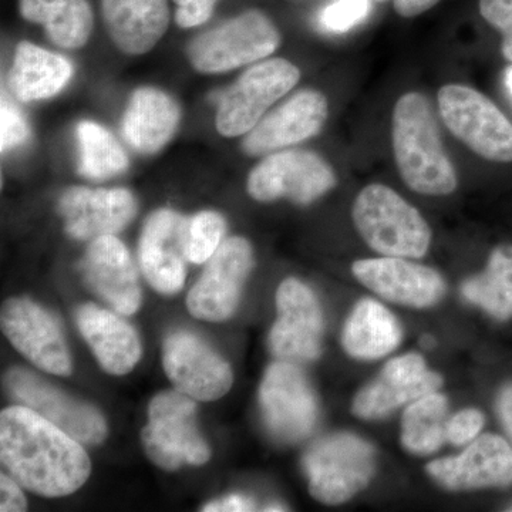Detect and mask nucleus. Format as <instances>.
I'll return each instance as SVG.
<instances>
[{
    "instance_id": "obj_1",
    "label": "nucleus",
    "mask_w": 512,
    "mask_h": 512,
    "mask_svg": "<svg viewBox=\"0 0 512 512\" xmlns=\"http://www.w3.org/2000/svg\"><path fill=\"white\" fill-rule=\"evenodd\" d=\"M0 460L16 483L50 498L76 493L92 471L80 441L20 404L0 416Z\"/></svg>"
},
{
    "instance_id": "obj_2",
    "label": "nucleus",
    "mask_w": 512,
    "mask_h": 512,
    "mask_svg": "<svg viewBox=\"0 0 512 512\" xmlns=\"http://www.w3.org/2000/svg\"><path fill=\"white\" fill-rule=\"evenodd\" d=\"M392 143L397 168L410 190L424 195H448L457 190L456 168L444 150L439 124L426 96L412 92L397 100Z\"/></svg>"
},
{
    "instance_id": "obj_3",
    "label": "nucleus",
    "mask_w": 512,
    "mask_h": 512,
    "mask_svg": "<svg viewBox=\"0 0 512 512\" xmlns=\"http://www.w3.org/2000/svg\"><path fill=\"white\" fill-rule=\"evenodd\" d=\"M352 217L360 237L379 254L421 258L430 249L431 229L423 215L387 185L363 188Z\"/></svg>"
},
{
    "instance_id": "obj_4",
    "label": "nucleus",
    "mask_w": 512,
    "mask_h": 512,
    "mask_svg": "<svg viewBox=\"0 0 512 512\" xmlns=\"http://www.w3.org/2000/svg\"><path fill=\"white\" fill-rule=\"evenodd\" d=\"M281 40L272 19L251 9L192 39L187 56L197 72L227 73L271 56Z\"/></svg>"
},
{
    "instance_id": "obj_5",
    "label": "nucleus",
    "mask_w": 512,
    "mask_h": 512,
    "mask_svg": "<svg viewBox=\"0 0 512 512\" xmlns=\"http://www.w3.org/2000/svg\"><path fill=\"white\" fill-rule=\"evenodd\" d=\"M141 437L148 458L165 471L202 466L211 457L198 431L197 404L181 392L160 393L151 400Z\"/></svg>"
},
{
    "instance_id": "obj_6",
    "label": "nucleus",
    "mask_w": 512,
    "mask_h": 512,
    "mask_svg": "<svg viewBox=\"0 0 512 512\" xmlns=\"http://www.w3.org/2000/svg\"><path fill=\"white\" fill-rule=\"evenodd\" d=\"M303 467L313 498L323 504H343L372 480L375 450L353 434H332L309 448Z\"/></svg>"
},
{
    "instance_id": "obj_7",
    "label": "nucleus",
    "mask_w": 512,
    "mask_h": 512,
    "mask_svg": "<svg viewBox=\"0 0 512 512\" xmlns=\"http://www.w3.org/2000/svg\"><path fill=\"white\" fill-rule=\"evenodd\" d=\"M441 119L471 151L495 163L512 161V123L483 93L461 84L439 92Z\"/></svg>"
},
{
    "instance_id": "obj_8",
    "label": "nucleus",
    "mask_w": 512,
    "mask_h": 512,
    "mask_svg": "<svg viewBox=\"0 0 512 512\" xmlns=\"http://www.w3.org/2000/svg\"><path fill=\"white\" fill-rule=\"evenodd\" d=\"M299 79L301 70L281 57L249 67L222 97L215 119L218 133L224 137L249 133L269 107L291 92Z\"/></svg>"
},
{
    "instance_id": "obj_9",
    "label": "nucleus",
    "mask_w": 512,
    "mask_h": 512,
    "mask_svg": "<svg viewBox=\"0 0 512 512\" xmlns=\"http://www.w3.org/2000/svg\"><path fill=\"white\" fill-rule=\"evenodd\" d=\"M335 185V171L319 154L289 150L269 154L256 165L249 174L247 190L256 201L288 200L308 205Z\"/></svg>"
},
{
    "instance_id": "obj_10",
    "label": "nucleus",
    "mask_w": 512,
    "mask_h": 512,
    "mask_svg": "<svg viewBox=\"0 0 512 512\" xmlns=\"http://www.w3.org/2000/svg\"><path fill=\"white\" fill-rule=\"evenodd\" d=\"M259 403L266 426L282 443L306 439L318 420V403L311 384L298 367L286 360H279L266 370Z\"/></svg>"
},
{
    "instance_id": "obj_11",
    "label": "nucleus",
    "mask_w": 512,
    "mask_h": 512,
    "mask_svg": "<svg viewBox=\"0 0 512 512\" xmlns=\"http://www.w3.org/2000/svg\"><path fill=\"white\" fill-rule=\"evenodd\" d=\"M252 266L254 252L247 239L234 237L222 242L188 295L191 315L208 322L231 318Z\"/></svg>"
},
{
    "instance_id": "obj_12",
    "label": "nucleus",
    "mask_w": 512,
    "mask_h": 512,
    "mask_svg": "<svg viewBox=\"0 0 512 512\" xmlns=\"http://www.w3.org/2000/svg\"><path fill=\"white\" fill-rule=\"evenodd\" d=\"M278 319L269 346L278 359L311 362L322 352L323 315L315 293L298 279L282 282L276 292Z\"/></svg>"
},
{
    "instance_id": "obj_13",
    "label": "nucleus",
    "mask_w": 512,
    "mask_h": 512,
    "mask_svg": "<svg viewBox=\"0 0 512 512\" xmlns=\"http://www.w3.org/2000/svg\"><path fill=\"white\" fill-rule=\"evenodd\" d=\"M2 329L9 342L39 369L56 376L72 373V356L53 315L30 299H12L2 311Z\"/></svg>"
},
{
    "instance_id": "obj_14",
    "label": "nucleus",
    "mask_w": 512,
    "mask_h": 512,
    "mask_svg": "<svg viewBox=\"0 0 512 512\" xmlns=\"http://www.w3.org/2000/svg\"><path fill=\"white\" fill-rule=\"evenodd\" d=\"M163 366L178 392L200 402L221 399L234 380L228 363L190 332L168 336L164 342Z\"/></svg>"
},
{
    "instance_id": "obj_15",
    "label": "nucleus",
    "mask_w": 512,
    "mask_h": 512,
    "mask_svg": "<svg viewBox=\"0 0 512 512\" xmlns=\"http://www.w3.org/2000/svg\"><path fill=\"white\" fill-rule=\"evenodd\" d=\"M6 386L16 403L52 421L80 443L96 446L106 439V421L99 410L66 396L32 373L12 370Z\"/></svg>"
},
{
    "instance_id": "obj_16",
    "label": "nucleus",
    "mask_w": 512,
    "mask_h": 512,
    "mask_svg": "<svg viewBox=\"0 0 512 512\" xmlns=\"http://www.w3.org/2000/svg\"><path fill=\"white\" fill-rule=\"evenodd\" d=\"M188 218L173 210L150 215L138 245L141 271L156 291L173 295L185 282Z\"/></svg>"
},
{
    "instance_id": "obj_17",
    "label": "nucleus",
    "mask_w": 512,
    "mask_h": 512,
    "mask_svg": "<svg viewBox=\"0 0 512 512\" xmlns=\"http://www.w3.org/2000/svg\"><path fill=\"white\" fill-rule=\"evenodd\" d=\"M328 100L318 90L293 94L259 121L244 140L248 156H269L293 144L318 136L328 120Z\"/></svg>"
},
{
    "instance_id": "obj_18",
    "label": "nucleus",
    "mask_w": 512,
    "mask_h": 512,
    "mask_svg": "<svg viewBox=\"0 0 512 512\" xmlns=\"http://www.w3.org/2000/svg\"><path fill=\"white\" fill-rule=\"evenodd\" d=\"M353 275L377 295L400 305L427 308L443 298L446 282L429 266L413 264L406 258L383 256L362 259L352 266Z\"/></svg>"
},
{
    "instance_id": "obj_19",
    "label": "nucleus",
    "mask_w": 512,
    "mask_h": 512,
    "mask_svg": "<svg viewBox=\"0 0 512 512\" xmlns=\"http://www.w3.org/2000/svg\"><path fill=\"white\" fill-rule=\"evenodd\" d=\"M427 471L447 490L505 487L512 484V448L503 437L484 434L460 456L431 461Z\"/></svg>"
},
{
    "instance_id": "obj_20",
    "label": "nucleus",
    "mask_w": 512,
    "mask_h": 512,
    "mask_svg": "<svg viewBox=\"0 0 512 512\" xmlns=\"http://www.w3.org/2000/svg\"><path fill=\"white\" fill-rule=\"evenodd\" d=\"M67 234L86 241L114 235L136 217L137 202L126 188H69L59 201Z\"/></svg>"
},
{
    "instance_id": "obj_21",
    "label": "nucleus",
    "mask_w": 512,
    "mask_h": 512,
    "mask_svg": "<svg viewBox=\"0 0 512 512\" xmlns=\"http://www.w3.org/2000/svg\"><path fill=\"white\" fill-rule=\"evenodd\" d=\"M441 377L427 369L423 357L410 353L390 360L382 375L369 384L353 402V413L360 419H382L403 404L437 392Z\"/></svg>"
},
{
    "instance_id": "obj_22",
    "label": "nucleus",
    "mask_w": 512,
    "mask_h": 512,
    "mask_svg": "<svg viewBox=\"0 0 512 512\" xmlns=\"http://www.w3.org/2000/svg\"><path fill=\"white\" fill-rule=\"evenodd\" d=\"M87 284L114 312L130 316L141 305L138 272L126 245L114 235L93 239L82 262Z\"/></svg>"
},
{
    "instance_id": "obj_23",
    "label": "nucleus",
    "mask_w": 512,
    "mask_h": 512,
    "mask_svg": "<svg viewBox=\"0 0 512 512\" xmlns=\"http://www.w3.org/2000/svg\"><path fill=\"white\" fill-rule=\"evenodd\" d=\"M101 15L110 39L128 56L146 55L170 26L168 0H101Z\"/></svg>"
},
{
    "instance_id": "obj_24",
    "label": "nucleus",
    "mask_w": 512,
    "mask_h": 512,
    "mask_svg": "<svg viewBox=\"0 0 512 512\" xmlns=\"http://www.w3.org/2000/svg\"><path fill=\"white\" fill-rule=\"evenodd\" d=\"M77 326L100 366L110 375H127L141 357L136 329L120 313L96 305H84L76 313Z\"/></svg>"
},
{
    "instance_id": "obj_25",
    "label": "nucleus",
    "mask_w": 512,
    "mask_h": 512,
    "mask_svg": "<svg viewBox=\"0 0 512 512\" xmlns=\"http://www.w3.org/2000/svg\"><path fill=\"white\" fill-rule=\"evenodd\" d=\"M180 119V106L170 94L141 87L128 103L123 136L137 153L156 154L174 137Z\"/></svg>"
},
{
    "instance_id": "obj_26",
    "label": "nucleus",
    "mask_w": 512,
    "mask_h": 512,
    "mask_svg": "<svg viewBox=\"0 0 512 512\" xmlns=\"http://www.w3.org/2000/svg\"><path fill=\"white\" fill-rule=\"evenodd\" d=\"M72 76L73 66L66 57L20 42L10 72V89L23 103L50 99L62 92Z\"/></svg>"
},
{
    "instance_id": "obj_27",
    "label": "nucleus",
    "mask_w": 512,
    "mask_h": 512,
    "mask_svg": "<svg viewBox=\"0 0 512 512\" xmlns=\"http://www.w3.org/2000/svg\"><path fill=\"white\" fill-rule=\"evenodd\" d=\"M400 340L402 328L399 322L375 299L357 303L343 329V348L356 359H380L393 352Z\"/></svg>"
},
{
    "instance_id": "obj_28",
    "label": "nucleus",
    "mask_w": 512,
    "mask_h": 512,
    "mask_svg": "<svg viewBox=\"0 0 512 512\" xmlns=\"http://www.w3.org/2000/svg\"><path fill=\"white\" fill-rule=\"evenodd\" d=\"M20 16L45 28L56 46L82 49L92 36L94 15L87 0H18Z\"/></svg>"
},
{
    "instance_id": "obj_29",
    "label": "nucleus",
    "mask_w": 512,
    "mask_h": 512,
    "mask_svg": "<svg viewBox=\"0 0 512 512\" xmlns=\"http://www.w3.org/2000/svg\"><path fill=\"white\" fill-rule=\"evenodd\" d=\"M461 292L495 319L512 318V245H498L485 271L464 282Z\"/></svg>"
},
{
    "instance_id": "obj_30",
    "label": "nucleus",
    "mask_w": 512,
    "mask_h": 512,
    "mask_svg": "<svg viewBox=\"0 0 512 512\" xmlns=\"http://www.w3.org/2000/svg\"><path fill=\"white\" fill-rule=\"evenodd\" d=\"M446 396L429 393L414 400L402 420V443L410 453L427 456L443 446L447 439Z\"/></svg>"
},
{
    "instance_id": "obj_31",
    "label": "nucleus",
    "mask_w": 512,
    "mask_h": 512,
    "mask_svg": "<svg viewBox=\"0 0 512 512\" xmlns=\"http://www.w3.org/2000/svg\"><path fill=\"white\" fill-rule=\"evenodd\" d=\"M76 131L80 146V174L90 180L103 181L127 170V154L109 130L93 121H82Z\"/></svg>"
},
{
    "instance_id": "obj_32",
    "label": "nucleus",
    "mask_w": 512,
    "mask_h": 512,
    "mask_svg": "<svg viewBox=\"0 0 512 512\" xmlns=\"http://www.w3.org/2000/svg\"><path fill=\"white\" fill-rule=\"evenodd\" d=\"M225 220L215 211H202L188 222L187 256L192 264H204L221 247Z\"/></svg>"
},
{
    "instance_id": "obj_33",
    "label": "nucleus",
    "mask_w": 512,
    "mask_h": 512,
    "mask_svg": "<svg viewBox=\"0 0 512 512\" xmlns=\"http://www.w3.org/2000/svg\"><path fill=\"white\" fill-rule=\"evenodd\" d=\"M0 148L2 153H8L12 148L22 146L28 141L30 128L18 107L3 94L2 107H0Z\"/></svg>"
},
{
    "instance_id": "obj_34",
    "label": "nucleus",
    "mask_w": 512,
    "mask_h": 512,
    "mask_svg": "<svg viewBox=\"0 0 512 512\" xmlns=\"http://www.w3.org/2000/svg\"><path fill=\"white\" fill-rule=\"evenodd\" d=\"M369 12V0H336L323 10L322 23L333 32H346L362 22Z\"/></svg>"
},
{
    "instance_id": "obj_35",
    "label": "nucleus",
    "mask_w": 512,
    "mask_h": 512,
    "mask_svg": "<svg viewBox=\"0 0 512 512\" xmlns=\"http://www.w3.org/2000/svg\"><path fill=\"white\" fill-rule=\"evenodd\" d=\"M484 426L483 413L476 409L461 410L447 421V440L456 446L476 440Z\"/></svg>"
},
{
    "instance_id": "obj_36",
    "label": "nucleus",
    "mask_w": 512,
    "mask_h": 512,
    "mask_svg": "<svg viewBox=\"0 0 512 512\" xmlns=\"http://www.w3.org/2000/svg\"><path fill=\"white\" fill-rule=\"evenodd\" d=\"M218 0H174L177 5L175 22L180 28L192 29L211 19Z\"/></svg>"
},
{
    "instance_id": "obj_37",
    "label": "nucleus",
    "mask_w": 512,
    "mask_h": 512,
    "mask_svg": "<svg viewBox=\"0 0 512 512\" xmlns=\"http://www.w3.org/2000/svg\"><path fill=\"white\" fill-rule=\"evenodd\" d=\"M481 16L503 35H512V0H480Z\"/></svg>"
},
{
    "instance_id": "obj_38",
    "label": "nucleus",
    "mask_w": 512,
    "mask_h": 512,
    "mask_svg": "<svg viewBox=\"0 0 512 512\" xmlns=\"http://www.w3.org/2000/svg\"><path fill=\"white\" fill-rule=\"evenodd\" d=\"M22 487V485H20ZM19 484L9 474L3 473L0 476V490H2V512H22L28 508V501L20 490Z\"/></svg>"
},
{
    "instance_id": "obj_39",
    "label": "nucleus",
    "mask_w": 512,
    "mask_h": 512,
    "mask_svg": "<svg viewBox=\"0 0 512 512\" xmlns=\"http://www.w3.org/2000/svg\"><path fill=\"white\" fill-rule=\"evenodd\" d=\"M256 510L254 501L242 494H232L222 500L214 501L205 505L202 511L205 512H245Z\"/></svg>"
},
{
    "instance_id": "obj_40",
    "label": "nucleus",
    "mask_w": 512,
    "mask_h": 512,
    "mask_svg": "<svg viewBox=\"0 0 512 512\" xmlns=\"http://www.w3.org/2000/svg\"><path fill=\"white\" fill-rule=\"evenodd\" d=\"M375 2H387V0H375ZM440 2L441 0H393V6L402 18H416Z\"/></svg>"
},
{
    "instance_id": "obj_41",
    "label": "nucleus",
    "mask_w": 512,
    "mask_h": 512,
    "mask_svg": "<svg viewBox=\"0 0 512 512\" xmlns=\"http://www.w3.org/2000/svg\"><path fill=\"white\" fill-rule=\"evenodd\" d=\"M497 409L505 430L510 434L512 440V384L504 387L503 392L498 396Z\"/></svg>"
},
{
    "instance_id": "obj_42",
    "label": "nucleus",
    "mask_w": 512,
    "mask_h": 512,
    "mask_svg": "<svg viewBox=\"0 0 512 512\" xmlns=\"http://www.w3.org/2000/svg\"><path fill=\"white\" fill-rule=\"evenodd\" d=\"M501 53L508 62L512 63V35H505L501 43Z\"/></svg>"
},
{
    "instance_id": "obj_43",
    "label": "nucleus",
    "mask_w": 512,
    "mask_h": 512,
    "mask_svg": "<svg viewBox=\"0 0 512 512\" xmlns=\"http://www.w3.org/2000/svg\"><path fill=\"white\" fill-rule=\"evenodd\" d=\"M421 343H423L426 348H433L434 346V339L431 338V336H424L423 340H421Z\"/></svg>"
},
{
    "instance_id": "obj_44",
    "label": "nucleus",
    "mask_w": 512,
    "mask_h": 512,
    "mask_svg": "<svg viewBox=\"0 0 512 512\" xmlns=\"http://www.w3.org/2000/svg\"><path fill=\"white\" fill-rule=\"evenodd\" d=\"M265 511H286V508L282 507L281 504H272L268 505V507L265 508Z\"/></svg>"
},
{
    "instance_id": "obj_45",
    "label": "nucleus",
    "mask_w": 512,
    "mask_h": 512,
    "mask_svg": "<svg viewBox=\"0 0 512 512\" xmlns=\"http://www.w3.org/2000/svg\"><path fill=\"white\" fill-rule=\"evenodd\" d=\"M507 84H508V89H510V92L512 93V69L508 70Z\"/></svg>"
},
{
    "instance_id": "obj_46",
    "label": "nucleus",
    "mask_w": 512,
    "mask_h": 512,
    "mask_svg": "<svg viewBox=\"0 0 512 512\" xmlns=\"http://www.w3.org/2000/svg\"><path fill=\"white\" fill-rule=\"evenodd\" d=\"M510 511H512V508H510Z\"/></svg>"
}]
</instances>
